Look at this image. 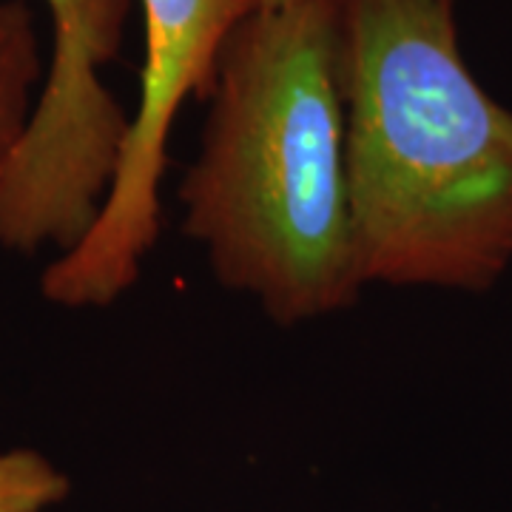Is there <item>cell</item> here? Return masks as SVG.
<instances>
[{"label":"cell","mask_w":512,"mask_h":512,"mask_svg":"<svg viewBox=\"0 0 512 512\" xmlns=\"http://www.w3.org/2000/svg\"><path fill=\"white\" fill-rule=\"evenodd\" d=\"M336 69L362 282L493 288L512 265V109L461 55L456 0H342Z\"/></svg>","instance_id":"obj_1"},{"label":"cell","mask_w":512,"mask_h":512,"mask_svg":"<svg viewBox=\"0 0 512 512\" xmlns=\"http://www.w3.org/2000/svg\"><path fill=\"white\" fill-rule=\"evenodd\" d=\"M339 6L254 9L222 46L183 231L225 288L276 325L350 308L365 288L350 214Z\"/></svg>","instance_id":"obj_2"},{"label":"cell","mask_w":512,"mask_h":512,"mask_svg":"<svg viewBox=\"0 0 512 512\" xmlns=\"http://www.w3.org/2000/svg\"><path fill=\"white\" fill-rule=\"evenodd\" d=\"M52 49L35 111L0 183V245L72 251L109 194L131 117L100 72L117 60L134 0H43Z\"/></svg>","instance_id":"obj_3"},{"label":"cell","mask_w":512,"mask_h":512,"mask_svg":"<svg viewBox=\"0 0 512 512\" xmlns=\"http://www.w3.org/2000/svg\"><path fill=\"white\" fill-rule=\"evenodd\" d=\"M146 60L109 194L89 234L43 271L40 291L63 308H106L140 279L160 237L168 134L191 97L211 94L222 46L254 0H137Z\"/></svg>","instance_id":"obj_4"},{"label":"cell","mask_w":512,"mask_h":512,"mask_svg":"<svg viewBox=\"0 0 512 512\" xmlns=\"http://www.w3.org/2000/svg\"><path fill=\"white\" fill-rule=\"evenodd\" d=\"M46 77L35 12L26 0H0V183L12 163Z\"/></svg>","instance_id":"obj_5"},{"label":"cell","mask_w":512,"mask_h":512,"mask_svg":"<svg viewBox=\"0 0 512 512\" xmlns=\"http://www.w3.org/2000/svg\"><path fill=\"white\" fill-rule=\"evenodd\" d=\"M256 9H279V6H296V3H333L339 6L342 0H254Z\"/></svg>","instance_id":"obj_6"}]
</instances>
